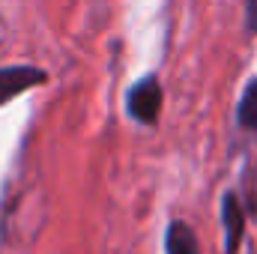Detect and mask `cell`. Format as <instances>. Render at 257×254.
<instances>
[{"mask_svg": "<svg viewBox=\"0 0 257 254\" xmlns=\"http://www.w3.org/2000/svg\"><path fill=\"white\" fill-rule=\"evenodd\" d=\"M48 81V75L36 66H3L0 69V105H6L9 99L33 90V87H42Z\"/></svg>", "mask_w": 257, "mask_h": 254, "instance_id": "2", "label": "cell"}, {"mask_svg": "<svg viewBox=\"0 0 257 254\" xmlns=\"http://www.w3.org/2000/svg\"><path fill=\"white\" fill-rule=\"evenodd\" d=\"M245 27L257 36V0H245Z\"/></svg>", "mask_w": 257, "mask_h": 254, "instance_id": "6", "label": "cell"}, {"mask_svg": "<svg viewBox=\"0 0 257 254\" xmlns=\"http://www.w3.org/2000/svg\"><path fill=\"white\" fill-rule=\"evenodd\" d=\"M236 120H239L242 129H257V78L245 87V93H242V99H239Z\"/></svg>", "mask_w": 257, "mask_h": 254, "instance_id": "5", "label": "cell"}, {"mask_svg": "<svg viewBox=\"0 0 257 254\" xmlns=\"http://www.w3.org/2000/svg\"><path fill=\"white\" fill-rule=\"evenodd\" d=\"M165 251L168 254H197L194 233L186 221H171V227L165 233Z\"/></svg>", "mask_w": 257, "mask_h": 254, "instance_id": "4", "label": "cell"}, {"mask_svg": "<svg viewBox=\"0 0 257 254\" xmlns=\"http://www.w3.org/2000/svg\"><path fill=\"white\" fill-rule=\"evenodd\" d=\"M162 102H165V93H162V84H159L156 75L141 78L126 96L128 114H132L141 126H156V120H159V114H162Z\"/></svg>", "mask_w": 257, "mask_h": 254, "instance_id": "1", "label": "cell"}, {"mask_svg": "<svg viewBox=\"0 0 257 254\" xmlns=\"http://www.w3.org/2000/svg\"><path fill=\"white\" fill-rule=\"evenodd\" d=\"M221 218H224V251L236 254L239 251V242H242V230H245V212H242L236 194H224Z\"/></svg>", "mask_w": 257, "mask_h": 254, "instance_id": "3", "label": "cell"}]
</instances>
